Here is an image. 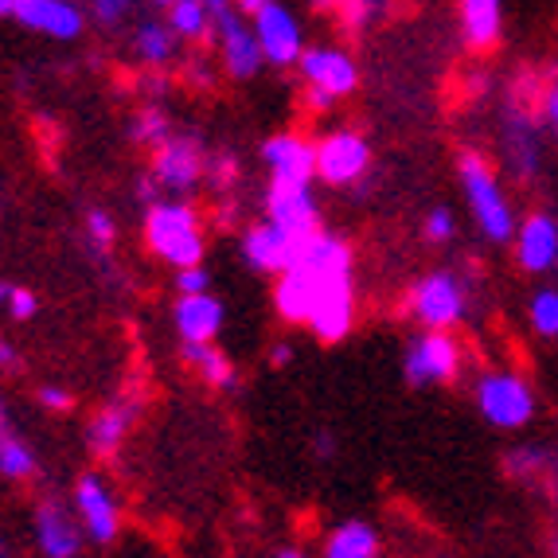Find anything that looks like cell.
Listing matches in <instances>:
<instances>
[{
  "instance_id": "cell-1",
  "label": "cell",
  "mask_w": 558,
  "mask_h": 558,
  "mask_svg": "<svg viewBox=\"0 0 558 558\" xmlns=\"http://www.w3.org/2000/svg\"><path fill=\"white\" fill-rule=\"evenodd\" d=\"M274 305L281 320L308 328L320 344L344 340L355 325L352 246L340 234H308L274 289Z\"/></svg>"
},
{
  "instance_id": "cell-2",
  "label": "cell",
  "mask_w": 558,
  "mask_h": 558,
  "mask_svg": "<svg viewBox=\"0 0 558 558\" xmlns=\"http://www.w3.org/2000/svg\"><path fill=\"white\" fill-rule=\"evenodd\" d=\"M145 246L168 262L172 270H187V266H204L207 254V234H204V215L192 199H157L145 207Z\"/></svg>"
},
{
  "instance_id": "cell-3",
  "label": "cell",
  "mask_w": 558,
  "mask_h": 558,
  "mask_svg": "<svg viewBox=\"0 0 558 558\" xmlns=\"http://www.w3.org/2000/svg\"><path fill=\"white\" fill-rule=\"evenodd\" d=\"M457 180H461V192H465L469 215H473V227L481 231V239L496 242V246L512 242L520 219H515L512 199L500 187V177L488 165V157L476 149H465L457 157Z\"/></svg>"
},
{
  "instance_id": "cell-4",
  "label": "cell",
  "mask_w": 558,
  "mask_h": 558,
  "mask_svg": "<svg viewBox=\"0 0 558 558\" xmlns=\"http://www.w3.org/2000/svg\"><path fill=\"white\" fill-rule=\"evenodd\" d=\"M473 402H476V414L488 426L508 429V434L531 426L535 410H539V399L531 391V383L515 372H504V367H493V372H484L473 383Z\"/></svg>"
},
{
  "instance_id": "cell-5",
  "label": "cell",
  "mask_w": 558,
  "mask_h": 558,
  "mask_svg": "<svg viewBox=\"0 0 558 558\" xmlns=\"http://www.w3.org/2000/svg\"><path fill=\"white\" fill-rule=\"evenodd\" d=\"M298 71H301V86H305L308 106L317 113L340 106L348 94H355V86H360V63L352 59V51L332 47V44L305 47Z\"/></svg>"
},
{
  "instance_id": "cell-6",
  "label": "cell",
  "mask_w": 558,
  "mask_h": 558,
  "mask_svg": "<svg viewBox=\"0 0 558 558\" xmlns=\"http://www.w3.org/2000/svg\"><path fill=\"white\" fill-rule=\"evenodd\" d=\"M407 313L418 320L422 328H441L453 332L469 313V289L453 270H429L414 281L407 298Z\"/></svg>"
},
{
  "instance_id": "cell-7",
  "label": "cell",
  "mask_w": 558,
  "mask_h": 558,
  "mask_svg": "<svg viewBox=\"0 0 558 558\" xmlns=\"http://www.w3.org/2000/svg\"><path fill=\"white\" fill-rule=\"evenodd\" d=\"M207 157L211 153L204 149V141L196 133H172L160 149H153L149 177L157 180L160 192L187 199L207 180Z\"/></svg>"
},
{
  "instance_id": "cell-8",
  "label": "cell",
  "mask_w": 558,
  "mask_h": 558,
  "mask_svg": "<svg viewBox=\"0 0 558 558\" xmlns=\"http://www.w3.org/2000/svg\"><path fill=\"white\" fill-rule=\"evenodd\" d=\"M461 372V344L453 332L441 328H422L418 336H410L407 352H402V379L410 387H441L453 383Z\"/></svg>"
},
{
  "instance_id": "cell-9",
  "label": "cell",
  "mask_w": 558,
  "mask_h": 558,
  "mask_svg": "<svg viewBox=\"0 0 558 558\" xmlns=\"http://www.w3.org/2000/svg\"><path fill=\"white\" fill-rule=\"evenodd\" d=\"M254 39H258L262 63L270 66H298L301 56H305V28H301L298 12L274 0L262 12L251 16Z\"/></svg>"
},
{
  "instance_id": "cell-10",
  "label": "cell",
  "mask_w": 558,
  "mask_h": 558,
  "mask_svg": "<svg viewBox=\"0 0 558 558\" xmlns=\"http://www.w3.org/2000/svg\"><path fill=\"white\" fill-rule=\"evenodd\" d=\"M317 149V180L332 187H352L372 168V145L355 130H336L313 145Z\"/></svg>"
},
{
  "instance_id": "cell-11",
  "label": "cell",
  "mask_w": 558,
  "mask_h": 558,
  "mask_svg": "<svg viewBox=\"0 0 558 558\" xmlns=\"http://www.w3.org/2000/svg\"><path fill=\"white\" fill-rule=\"evenodd\" d=\"M211 39H215V51H219V63H223V71L234 83H251L262 71V51H258V39H254L251 20L242 16L234 4L215 16Z\"/></svg>"
},
{
  "instance_id": "cell-12",
  "label": "cell",
  "mask_w": 558,
  "mask_h": 558,
  "mask_svg": "<svg viewBox=\"0 0 558 558\" xmlns=\"http://www.w3.org/2000/svg\"><path fill=\"white\" fill-rule=\"evenodd\" d=\"M71 508H75L78 523H83V535L94 543H113L121 531V504L113 496V488L106 484V476L83 473L75 481V493H71Z\"/></svg>"
},
{
  "instance_id": "cell-13",
  "label": "cell",
  "mask_w": 558,
  "mask_h": 558,
  "mask_svg": "<svg viewBox=\"0 0 558 558\" xmlns=\"http://www.w3.org/2000/svg\"><path fill=\"white\" fill-rule=\"evenodd\" d=\"M515 266L531 278L558 270V219L550 211H531L527 219L515 223L512 234Z\"/></svg>"
},
{
  "instance_id": "cell-14",
  "label": "cell",
  "mask_w": 558,
  "mask_h": 558,
  "mask_svg": "<svg viewBox=\"0 0 558 558\" xmlns=\"http://www.w3.org/2000/svg\"><path fill=\"white\" fill-rule=\"evenodd\" d=\"M32 531H36V547L44 558H78L83 539H86L75 508H66L63 500H51V496L36 504Z\"/></svg>"
},
{
  "instance_id": "cell-15",
  "label": "cell",
  "mask_w": 558,
  "mask_h": 558,
  "mask_svg": "<svg viewBox=\"0 0 558 558\" xmlns=\"http://www.w3.org/2000/svg\"><path fill=\"white\" fill-rule=\"evenodd\" d=\"M301 242L305 239H293L289 231H281L278 223H270V219H262V223L246 227L242 231V262L251 266V270L258 274H270V278H281V274L293 266V258H298Z\"/></svg>"
},
{
  "instance_id": "cell-16",
  "label": "cell",
  "mask_w": 558,
  "mask_h": 558,
  "mask_svg": "<svg viewBox=\"0 0 558 558\" xmlns=\"http://www.w3.org/2000/svg\"><path fill=\"white\" fill-rule=\"evenodd\" d=\"M12 20L20 28L63 44L86 32V12L78 9V0H12Z\"/></svg>"
},
{
  "instance_id": "cell-17",
  "label": "cell",
  "mask_w": 558,
  "mask_h": 558,
  "mask_svg": "<svg viewBox=\"0 0 558 558\" xmlns=\"http://www.w3.org/2000/svg\"><path fill=\"white\" fill-rule=\"evenodd\" d=\"M262 165L270 172V184H313L317 149L301 133H274L262 141Z\"/></svg>"
},
{
  "instance_id": "cell-18",
  "label": "cell",
  "mask_w": 558,
  "mask_h": 558,
  "mask_svg": "<svg viewBox=\"0 0 558 558\" xmlns=\"http://www.w3.org/2000/svg\"><path fill=\"white\" fill-rule=\"evenodd\" d=\"M266 219L289 231L293 239H308L320 231V204L313 184H270L266 192Z\"/></svg>"
},
{
  "instance_id": "cell-19",
  "label": "cell",
  "mask_w": 558,
  "mask_h": 558,
  "mask_svg": "<svg viewBox=\"0 0 558 558\" xmlns=\"http://www.w3.org/2000/svg\"><path fill=\"white\" fill-rule=\"evenodd\" d=\"M180 344H215L227 325V308L215 293H180L172 308Z\"/></svg>"
},
{
  "instance_id": "cell-20",
  "label": "cell",
  "mask_w": 558,
  "mask_h": 558,
  "mask_svg": "<svg viewBox=\"0 0 558 558\" xmlns=\"http://www.w3.org/2000/svg\"><path fill=\"white\" fill-rule=\"evenodd\" d=\"M137 414H141V399H133V395L110 399L90 422H86V449H90L94 457H113L125 446V438H130Z\"/></svg>"
},
{
  "instance_id": "cell-21",
  "label": "cell",
  "mask_w": 558,
  "mask_h": 558,
  "mask_svg": "<svg viewBox=\"0 0 558 558\" xmlns=\"http://www.w3.org/2000/svg\"><path fill=\"white\" fill-rule=\"evenodd\" d=\"M504 157H508V165H512V172L520 180L539 172V133H535L531 110H523V106H512V110H508V125H504Z\"/></svg>"
},
{
  "instance_id": "cell-22",
  "label": "cell",
  "mask_w": 558,
  "mask_h": 558,
  "mask_svg": "<svg viewBox=\"0 0 558 558\" xmlns=\"http://www.w3.org/2000/svg\"><path fill=\"white\" fill-rule=\"evenodd\" d=\"M457 20L473 51H493L504 28V0H457Z\"/></svg>"
},
{
  "instance_id": "cell-23",
  "label": "cell",
  "mask_w": 558,
  "mask_h": 558,
  "mask_svg": "<svg viewBox=\"0 0 558 558\" xmlns=\"http://www.w3.org/2000/svg\"><path fill=\"white\" fill-rule=\"evenodd\" d=\"M39 469L36 449L24 441V429L12 418L9 402L0 399V476L4 481H32Z\"/></svg>"
},
{
  "instance_id": "cell-24",
  "label": "cell",
  "mask_w": 558,
  "mask_h": 558,
  "mask_svg": "<svg viewBox=\"0 0 558 558\" xmlns=\"http://www.w3.org/2000/svg\"><path fill=\"white\" fill-rule=\"evenodd\" d=\"M130 47H133V56L141 59V66H149V71H165V66H172L180 56L177 32L168 28L165 20H153V16L133 24Z\"/></svg>"
},
{
  "instance_id": "cell-25",
  "label": "cell",
  "mask_w": 558,
  "mask_h": 558,
  "mask_svg": "<svg viewBox=\"0 0 558 558\" xmlns=\"http://www.w3.org/2000/svg\"><path fill=\"white\" fill-rule=\"evenodd\" d=\"M379 550H383L379 531H375L372 523L367 520H344L328 531L320 558H379Z\"/></svg>"
},
{
  "instance_id": "cell-26",
  "label": "cell",
  "mask_w": 558,
  "mask_h": 558,
  "mask_svg": "<svg viewBox=\"0 0 558 558\" xmlns=\"http://www.w3.org/2000/svg\"><path fill=\"white\" fill-rule=\"evenodd\" d=\"M508 473L523 484H543L550 496H558V453L547 446H520L508 453Z\"/></svg>"
},
{
  "instance_id": "cell-27",
  "label": "cell",
  "mask_w": 558,
  "mask_h": 558,
  "mask_svg": "<svg viewBox=\"0 0 558 558\" xmlns=\"http://www.w3.org/2000/svg\"><path fill=\"white\" fill-rule=\"evenodd\" d=\"M184 360L187 367L199 375V379L207 383V387H215V391H234V383H239V372H234L231 355L223 352V348L215 344H184Z\"/></svg>"
},
{
  "instance_id": "cell-28",
  "label": "cell",
  "mask_w": 558,
  "mask_h": 558,
  "mask_svg": "<svg viewBox=\"0 0 558 558\" xmlns=\"http://www.w3.org/2000/svg\"><path fill=\"white\" fill-rule=\"evenodd\" d=\"M165 24L177 32L180 44H204V39H211L215 12L207 9L204 0H177V4L165 9Z\"/></svg>"
},
{
  "instance_id": "cell-29",
  "label": "cell",
  "mask_w": 558,
  "mask_h": 558,
  "mask_svg": "<svg viewBox=\"0 0 558 558\" xmlns=\"http://www.w3.org/2000/svg\"><path fill=\"white\" fill-rule=\"evenodd\" d=\"M130 137H133V145H141V149H149V153L160 149V145L172 137V118H168L165 106H157V102L141 106L130 121Z\"/></svg>"
},
{
  "instance_id": "cell-30",
  "label": "cell",
  "mask_w": 558,
  "mask_h": 558,
  "mask_svg": "<svg viewBox=\"0 0 558 558\" xmlns=\"http://www.w3.org/2000/svg\"><path fill=\"white\" fill-rule=\"evenodd\" d=\"M395 0H336V20L348 32H367L387 20Z\"/></svg>"
},
{
  "instance_id": "cell-31",
  "label": "cell",
  "mask_w": 558,
  "mask_h": 558,
  "mask_svg": "<svg viewBox=\"0 0 558 558\" xmlns=\"http://www.w3.org/2000/svg\"><path fill=\"white\" fill-rule=\"evenodd\" d=\"M527 320H531V328H535V336H543V340H558V289L555 286H543V289L531 293Z\"/></svg>"
},
{
  "instance_id": "cell-32",
  "label": "cell",
  "mask_w": 558,
  "mask_h": 558,
  "mask_svg": "<svg viewBox=\"0 0 558 558\" xmlns=\"http://www.w3.org/2000/svg\"><path fill=\"white\" fill-rule=\"evenodd\" d=\"M133 12H137V0H90V12L86 16L106 32H118L121 24H130Z\"/></svg>"
},
{
  "instance_id": "cell-33",
  "label": "cell",
  "mask_w": 558,
  "mask_h": 558,
  "mask_svg": "<svg viewBox=\"0 0 558 558\" xmlns=\"http://www.w3.org/2000/svg\"><path fill=\"white\" fill-rule=\"evenodd\" d=\"M86 234H90V246L98 254H106L118 242V223H113V215L102 211V207H94L90 215H86Z\"/></svg>"
},
{
  "instance_id": "cell-34",
  "label": "cell",
  "mask_w": 558,
  "mask_h": 558,
  "mask_svg": "<svg viewBox=\"0 0 558 558\" xmlns=\"http://www.w3.org/2000/svg\"><path fill=\"white\" fill-rule=\"evenodd\" d=\"M422 234H426V242H438V246H446V242L457 239V215L449 211V207H434V211L426 215V227H422Z\"/></svg>"
},
{
  "instance_id": "cell-35",
  "label": "cell",
  "mask_w": 558,
  "mask_h": 558,
  "mask_svg": "<svg viewBox=\"0 0 558 558\" xmlns=\"http://www.w3.org/2000/svg\"><path fill=\"white\" fill-rule=\"evenodd\" d=\"M4 308H9L12 320H32L39 313V298L32 293V289H20L12 286L9 289V301H4Z\"/></svg>"
},
{
  "instance_id": "cell-36",
  "label": "cell",
  "mask_w": 558,
  "mask_h": 558,
  "mask_svg": "<svg viewBox=\"0 0 558 558\" xmlns=\"http://www.w3.org/2000/svg\"><path fill=\"white\" fill-rule=\"evenodd\" d=\"M36 402L44 410H51V414H63V410H71V391H66V387H56V383H44V387H39L36 391Z\"/></svg>"
},
{
  "instance_id": "cell-37",
  "label": "cell",
  "mask_w": 558,
  "mask_h": 558,
  "mask_svg": "<svg viewBox=\"0 0 558 558\" xmlns=\"http://www.w3.org/2000/svg\"><path fill=\"white\" fill-rule=\"evenodd\" d=\"M211 278H207L204 266H187V270H177V289L180 293H207Z\"/></svg>"
},
{
  "instance_id": "cell-38",
  "label": "cell",
  "mask_w": 558,
  "mask_h": 558,
  "mask_svg": "<svg viewBox=\"0 0 558 558\" xmlns=\"http://www.w3.org/2000/svg\"><path fill=\"white\" fill-rule=\"evenodd\" d=\"M539 113H543V125H547V133L558 141V83H550L547 90H543Z\"/></svg>"
},
{
  "instance_id": "cell-39",
  "label": "cell",
  "mask_w": 558,
  "mask_h": 558,
  "mask_svg": "<svg viewBox=\"0 0 558 558\" xmlns=\"http://www.w3.org/2000/svg\"><path fill=\"white\" fill-rule=\"evenodd\" d=\"M184 78H187V83H196V86H211L215 83V71L207 66V59H187Z\"/></svg>"
},
{
  "instance_id": "cell-40",
  "label": "cell",
  "mask_w": 558,
  "mask_h": 558,
  "mask_svg": "<svg viewBox=\"0 0 558 558\" xmlns=\"http://www.w3.org/2000/svg\"><path fill=\"white\" fill-rule=\"evenodd\" d=\"M16 367H20V352L12 348V340H4V336H0V372L12 375Z\"/></svg>"
},
{
  "instance_id": "cell-41",
  "label": "cell",
  "mask_w": 558,
  "mask_h": 558,
  "mask_svg": "<svg viewBox=\"0 0 558 558\" xmlns=\"http://www.w3.org/2000/svg\"><path fill=\"white\" fill-rule=\"evenodd\" d=\"M289 363H293V344L281 340V344L270 348V367H289Z\"/></svg>"
},
{
  "instance_id": "cell-42",
  "label": "cell",
  "mask_w": 558,
  "mask_h": 558,
  "mask_svg": "<svg viewBox=\"0 0 558 558\" xmlns=\"http://www.w3.org/2000/svg\"><path fill=\"white\" fill-rule=\"evenodd\" d=\"M313 449H317V457H320V461H328V457L336 453V441H332V434H328V429H325V434H317V438H313Z\"/></svg>"
},
{
  "instance_id": "cell-43",
  "label": "cell",
  "mask_w": 558,
  "mask_h": 558,
  "mask_svg": "<svg viewBox=\"0 0 558 558\" xmlns=\"http://www.w3.org/2000/svg\"><path fill=\"white\" fill-rule=\"evenodd\" d=\"M231 4L242 12V16H254V12H262L266 4H274V0H231Z\"/></svg>"
},
{
  "instance_id": "cell-44",
  "label": "cell",
  "mask_w": 558,
  "mask_h": 558,
  "mask_svg": "<svg viewBox=\"0 0 558 558\" xmlns=\"http://www.w3.org/2000/svg\"><path fill=\"white\" fill-rule=\"evenodd\" d=\"M141 86H145V90H149V94H160V90H165V86H168V78L165 75H157V78H141Z\"/></svg>"
},
{
  "instance_id": "cell-45",
  "label": "cell",
  "mask_w": 558,
  "mask_h": 558,
  "mask_svg": "<svg viewBox=\"0 0 558 558\" xmlns=\"http://www.w3.org/2000/svg\"><path fill=\"white\" fill-rule=\"evenodd\" d=\"M274 558H308V555H305V550H301V547H281Z\"/></svg>"
},
{
  "instance_id": "cell-46",
  "label": "cell",
  "mask_w": 558,
  "mask_h": 558,
  "mask_svg": "<svg viewBox=\"0 0 558 558\" xmlns=\"http://www.w3.org/2000/svg\"><path fill=\"white\" fill-rule=\"evenodd\" d=\"M308 4L317 12H336V0H308Z\"/></svg>"
},
{
  "instance_id": "cell-47",
  "label": "cell",
  "mask_w": 558,
  "mask_h": 558,
  "mask_svg": "<svg viewBox=\"0 0 558 558\" xmlns=\"http://www.w3.org/2000/svg\"><path fill=\"white\" fill-rule=\"evenodd\" d=\"M0 20H12V0H0Z\"/></svg>"
},
{
  "instance_id": "cell-48",
  "label": "cell",
  "mask_w": 558,
  "mask_h": 558,
  "mask_svg": "<svg viewBox=\"0 0 558 558\" xmlns=\"http://www.w3.org/2000/svg\"><path fill=\"white\" fill-rule=\"evenodd\" d=\"M149 4H153V9H160V12H165L168 4H177V0H149Z\"/></svg>"
},
{
  "instance_id": "cell-49",
  "label": "cell",
  "mask_w": 558,
  "mask_h": 558,
  "mask_svg": "<svg viewBox=\"0 0 558 558\" xmlns=\"http://www.w3.org/2000/svg\"><path fill=\"white\" fill-rule=\"evenodd\" d=\"M9 289H12V286H4V281H0V305H4V301H9Z\"/></svg>"
}]
</instances>
